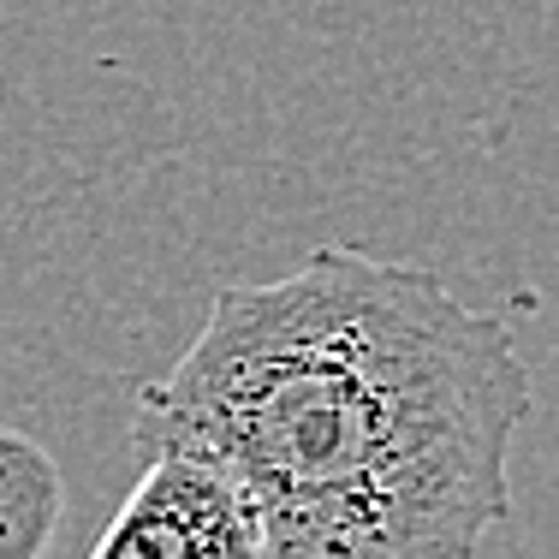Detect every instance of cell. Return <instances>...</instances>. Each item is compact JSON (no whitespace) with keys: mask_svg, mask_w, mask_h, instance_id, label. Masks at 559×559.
<instances>
[{"mask_svg":"<svg viewBox=\"0 0 559 559\" xmlns=\"http://www.w3.org/2000/svg\"><path fill=\"white\" fill-rule=\"evenodd\" d=\"M66 512L60 464L31 435L0 429V559H43Z\"/></svg>","mask_w":559,"mask_h":559,"instance_id":"obj_3","label":"cell"},{"mask_svg":"<svg viewBox=\"0 0 559 559\" xmlns=\"http://www.w3.org/2000/svg\"><path fill=\"white\" fill-rule=\"evenodd\" d=\"M90 559H257V512L215 464L155 452Z\"/></svg>","mask_w":559,"mask_h":559,"instance_id":"obj_2","label":"cell"},{"mask_svg":"<svg viewBox=\"0 0 559 559\" xmlns=\"http://www.w3.org/2000/svg\"><path fill=\"white\" fill-rule=\"evenodd\" d=\"M530 369L500 310L435 269L322 245L221 286L138 399V441L233 476L257 559H476L512 518Z\"/></svg>","mask_w":559,"mask_h":559,"instance_id":"obj_1","label":"cell"}]
</instances>
